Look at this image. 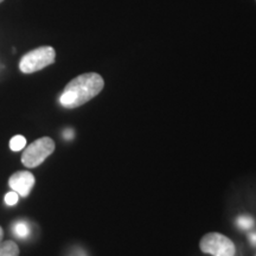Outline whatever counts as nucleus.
I'll list each match as a JSON object with an SVG mask.
<instances>
[{
  "label": "nucleus",
  "instance_id": "6",
  "mask_svg": "<svg viewBox=\"0 0 256 256\" xmlns=\"http://www.w3.org/2000/svg\"><path fill=\"white\" fill-rule=\"evenodd\" d=\"M0 256H19V247L14 241L0 242Z\"/></svg>",
  "mask_w": 256,
  "mask_h": 256
},
{
  "label": "nucleus",
  "instance_id": "10",
  "mask_svg": "<svg viewBox=\"0 0 256 256\" xmlns=\"http://www.w3.org/2000/svg\"><path fill=\"white\" fill-rule=\"evenodd\" d=\"M18 198H19V194L16 191L12 190V192H8V194H6L5 203L8 204V206H14V204H17Z\"/></svg>",
  "mask_w": 256,
  "mask_h": 256
},
{
  "label": "nucleus",
  "instance_id": "4",
  "mask_svg": "<svg viewBox=\"0 0 256 256\" xmlns=\"http://www.w3.org/2000/svg\"><path fill=\"white\" fill-rule=\"evenodd\" d=\"M200 248L203 252L212 256H234L235 244L232 240L220 232H209L200 240Z\"/></svg>",
  "mask_w": 256,
  "mask_h": 256
},
{
  "label": "nucleus",
  "instance_id": "3",
  "mask_svg": "<svg viewBox=\"0 0 256 256\" xmlns=\"http://www.w3.org/2000/svg\"><path fill=\"white\" fill-rule=\"evenodd\" d=\"M55 151V142L49 136H43L30 144L22 154V162L28 168H37Z\"/></svg>",
  "mask_w": 256,
  "mask_h": 256
},
{
  "label": "nucleus",
  "instance_id": "12",
  "mask_svg": "<svg viewBox=\"0 0 256 256\" xmlns=\"http://www.w3.org/2000/svg\"><path fill=\"white\" fill-rule=\"evenodd\" d=\"M249 238H250V242L252 244L256 246V234H252V235L249 236Z\"/></svg>",
  "mask_w": 256,
  "mask_h": 256
},
{
  "label": "nucleus",
  "instance_id": "11",
  "mask_svg": "<svg viewBox=\"0 0 256 256\" xmlns=\"http://www.w3.org/2000/svg\"><path fill=\"white\" fill-rule=\"evenodd\" d=\"M72 136H74V132L72 130H66V132H64V138H66V139H72Z\"/></svg>",
  "mask_w": 256,
  "mask_h": 256
},
{
  "label": "nucleus",
  "instance_id": "9",
  "mask_svg": "<svg viewBox=\"0 0 256 256\" xmlns=\"http://www.w3.org/2000/svg\"><path fill=\"white\" fill-rule=\"evenodd\" d=\"M238 226L241 229L248 230L252 226V224H254V220H252V218H250V217H248V216H241L238 220Z\"/></svg>",
  "mask_w": 256,
  "mask_h": 256
},
{
  "label": "nucleus",
  "instance_id": "7",
  "mask_svg": "<svg viewBox=\"0 0 256 256\" xmlns=\"http://www.w3.org/2000/svg\"><path fill=\"white\" fill-rule=\"evenodd\" d=\"M14 232L16 236L20 238H26L30 234V228L26 222H17L14 226Z\"/></svg>",
  "mask_w": 256,
  "mask_h": 256
},
{
  "label": "nucleus",
  "instance_id": "5",
  "mask_svg": "<svg viewBox=\"0 0 256 256\" xmlns=\"http://www.w3.org/2000/svg\"><path fill=\"white\" fill-rule=\"evenodd\" d=\"M8 185L19 196L28 197L34 185V176L28 171H18L10 177Z\"/></svg>",
  "mask_w": 256,
  "mask_h": 256
},
{
  "label": "nucleus",
  "instance_id": "8",
  "mask_svg": "<svg viewBox=\"0 0 256 256\" xmlns=\"http://www.w3.org/2000/svg\"><path fill=\"white\" fill-rule=\"evenodd\" d=\"M26 146V139L23 136H14L10 142V148L14 152L22 151Z\"/></svg>",
  "mask_w": 256,
  "mask_h": 256
},
{
  "label": "nucleus",
  "instance_id": "15",
  "mask_svg": "<svg viewBox=\"0 0 256 256\" xmlns=\"http://www.w3.org/2000/svg\"><path fill=\"white\" fill-rule=\"evenodd\" d=\"M82 256H86V255H84V254H82Z\"/></svg>",
  "mask_w": 256,
  "mask_h": 256
},
{
  "label": "nucleus",
  "instance_id": "2",
  "mask_svg": "<svg viewBox=\"0 0 256 256\" xmlns=\"http://www.w3.org/2000/svg\"><path fill=\"white\" fill-rule=\"evenodd\" d=\"M56 52L51 46H40L30 51L22 57L19 62V69L24 74H32L46 68L55 63Z\"/></svg>",
  "mask_w": 256,
  "mask_h": 256
},
{
  "label": "nucleus",
  "instance_id": "1",
  "mask_svg": "<svg viewBox=\"0 0 256 256\" xmlns=\"http://www.w3.org/2000/svg\"><path fill=\"white\" fill-rule=\"evenodd\" d=\"M104 87V81L101 75L96 72L83 74L66 86L60 96V104L64 108L80 107L100 94Z\"/></svg>",
  "mask_w": 256,
  "mask_h": 256
},
{
  "label": "nucleus",
  "instance_id": "14",
  "mask_svg": "<svg viewBox=\"0 0 256 256\" xmlns=\"http://www.w3.org/2000/svg\"><path fill=\"white\" fill-rule=\"evenodd\" d=\"M4 2V0H0V2Z\"/></svg>",
  "mask_w": 256,
  "mask_h": 256
},
{
  "label": "nucleus",
  "instance_id": "13",
  "mask_svg": "<svg viewBox=\"0 0 256 256\" xmlns=\"http://www.w3.org/2000/svg\"><path fill=\"white\" fill-rule=\"evenodd\" d=\"M2 238H4V232H2V228L0 226V242L2 241Z\"/></svg>",
  "mask_w": 256,
  "mask_h": 256
}]
</instances>
